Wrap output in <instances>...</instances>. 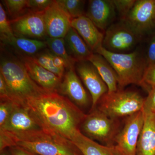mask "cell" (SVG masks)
<instances>
[{"label": "cell", "instance_id": "30bf717a", "mask_svg": "<svg viewBox=\"0 0 155 155\" xmlns=\"http://www.w3.org/2000/svg\"><path fill=\"white\" fill-rule=\"evenodd\" d=\"M141 37L153 31L155 28V0L136 1L123 21Z\"/></svg>", "mask_w": 155, "mask_h": 155}, {"label": "cell", "instance_id": "52a82bcc", "mask_svg": "<svg viewBox=\"0 0 155 155\" xmlns=\"http://www.w3.org/2000/svg\"><path fill=\"white\" fill-rule=\"evenodd\" d=\"M15 146L36 155H83L71 140L50 132L27 140L17 141Z\"/></svg>", "mask_w": 155, "mask_h": 155}, {"label": "cell", "instance_id": "d6a6232c", "mask_svg": "<svg viewBox=\"0 0 155 155\" xmlns=\"http://www.w3.org/2000/svg\"><path fill=\"white\" fill-rule=\"evenodd\" d=\"M148 93L147 96L145 98L143 111L145 113L155 114V87Z\"/></svg>", "mask_w": 155, "mask_h": 155}, {"label": "cell", "instance_id": "ffe728a7", "mask_svg": "<svg viewBox=\"0 0 155 155\" xmlns=\"http://www.w3.org/2000/svg\"><path fill=\"white\" fill-rule=\"evenodd\" d=\"M4 44L10 46L26 57H32L47 47L45 41L14 36L1 38Z\"/></svg>", "mask_w": 155, "mask_h": 155}, {"label": "cell", "instance_id": "4316f807", "mask_svg": "<svg viewBox=\"0 0 155 155\" xmlns=\"http://www.w3.org/2000/svg\"><path fill=\"white\" fill-rule=\"evenodd\" d=\"M0 34L1 38H10L15 35L11 28L10 20L8 19L2 3H0Z\"/></svg>", "mask_w": 155, "mask_h": 155}, {"label": "cell", "instance_id": "3957f363", "mask_svg": "<svg viewBox=\"0 0 155 155\" xmlns=\"http://www.w3.org/2000/svg\"><path fill=\"white\" fill-rule=\"evenodd\" d=\"M94 53L103 56L114 68L119 78V88H123L130 84L140 86L147 65L145 55L140 50L117 54L107 51L101 45Z\"/></svg>", "mask_w": 155, "mask_h": 155}, {"label": "cell", "instance_id": "e575fe53", "mask_svg": "<svg viewBox=\"0 0 155 155\" xmlns=\"http://www.w3.org/2000/svg\"><path fill=\"white\" fill-rule=\"evenodd\" d=\"M51 54L55 66L61 71L65 72V69H67V64L63 58L56 55L52 53L51 52Z\"/></svg>", "mask_w": 155, "mask_h": 155}, {"label": "cell", "instance_id": "4fadbf2b", "mask_svg": "<svg viewBox=\"0 0 155 155\" xmlns=\"http://www.w3.org/2000/svg\"><path fill=\"white\" fill-rule=\"evenodd\" d=\"M44 17L48 37L64 38L71 27L72 19L57 1L44 11Z\"/></svg>", "mask_w": 155, "mask_h": 155}, {"label": "cell", "instance_id": "4dcf8cb0", "mask_svg": "<svg viewBox=\"0 0 155 155\" xmlns=\"http://www.w3.org/2000/svg\"><path fill=\"white\" fill-rule=\"evenodd\" d=\"M51 0H28L29 11L43 12L45 11L52 4Z\"/></svg>", "mask_w": 155, "mask_h": 155}, {"label": "cell", "instance_id": "d6986e66", "mask_svg": "<svg viewBox=\"0 0 155 155\" xmlns=\"http://www.w3.org/2000/svg\"><path fill=\"white\" fill-rule=\"evenodd\" d=\"M68 54L76 62L88 61L94 53L76 31L71 27L64 38Z\"/></svg>", "mask_w": 155, "mask_h": 155}, {"label": "cell", "instance_id": "2e32d148", "mask_svg": "<svg viewBox=\"0 0 155 155\" xmlns=\"http://www.w3.org/2000/svg\"><path fill=\"white\" fill-rule=\"evenodd\" d=\"M21 60L32 80L46 91L58 92L62 79L34 62L29 57L22 56Z\"/></svg>", "mask_w": 155, "mask_h": 155}, {"label": "cell", "instance_id": "1f68e13d", "mask_svg": "<svg viewBox=\"0 0 155 155\" xmlns=\"http://www.w3.org/2000/svg\"><path fill=\"white\" fill-rule=\"evenodd\" d=\"M145 56L147 67L155 64V31L150 34Z\"/></svg>", "mask_w": 155, "mask_h": 155}, {"label": "cell", "instance_id": "e0dca14e", "mask_svg": "<svg viewBox=\"0 0 155 155\" xmlns=\"http://www.w3.org/2000/svg\"><path fill=\"white\" fill-rule=\"evenodd\" d=\"M71 25L94 53L97 48L102 45L104 35L85 15L72 19Z\"/></svg>", "mask_w": 155, "mask_h": 155}, {"label": "cell", "instance_id": "603a6c76", "mask_svg": "<svg viewBox=\"0 0 155 155\" xmlns=\"http://www.w3.org/2000/svg\"><path fill=\"white\" fill-rule=\"evenodd\" d=\"M45 41L51 52L63 58L67 64V69L75 68L76 61L68 54L64 38H52L48 37Z\"/></svg>", "mask_w": 155, "mask_h": 155}, {"label": "cell", "instance_id": "f546056e", "mask_svg": "<svg viewBox=\"0 0 155 155\" xmlns=\"http://www.w3.org/2000/svg\"><path fill=\"white\" fill-rule=\"evenodd\" d=\"M140 86L149 92L155 87V64L147 67Z\"/></svg>", "mask_w": 155, "mask_h": 155}, {"label": "cell", "instance_id": "9c48e42d", "mask_svg": "<svg viewBox=\"0 0 155 155\" xmlns=\"http://www.w3.org/2000/svg\"><path fill=\"white\" fill-rule=\"evenodd\" d=\"M144 123L143 110L126 117L114 140V146L120 155H136L139 137Z\"/></svg>", "mask_w": 155, "mask_h": 155}, {"label": "cell", "instance_id": "7c38bea8", "mask_svg": "<svg viewBox=\"0 0 155 155\" xmlns=\"http://www.w3.org/2000/svg\"><path fill=\"white\" fill-rule=\"evenodd\" d=\"M75 69L78 75L91 95L92 110L96 107L100 99L107 93L108 87L96 68L89 61L76 62Z\"/></svg>", "mask_w": 155, "mask_h": 155}, {"label": "cell", "instance_id": "6da1fadb", "mask_svg": "<svg viewBox=\"0 0 155 155\" xmlns=\"http://www.w3.org/2000/svg\"><path fill=\"white\" fill-rule=\"evenodd\" d=\"M46 129L72 141L86 114L58 92L45 91L23 102Z\"/></svg>", "mask_w": 155, "mask_h": 155}, {"label": "cell", "instance_id": "8d00e7d4", "mask_svg": "<svg viewBox=\"0 0 155 155\" xmlns=\"http://www.w3.org/2000/svg\"><path fill=\"white\" fill-rule=\"evenodd\" d=\"M0 155H11L10 152H8L6 150H4L2 151L1 152Z\"/></svg>", "mask_w": 155, "mask_h": 155}, {"label": "cell", "instance_id": "9a60e30c", "mask_svg": "<svg viewBox=\"0 0 155 155\" xmlns=\"http://www.w3.org/2000/svg\"><path fill=\"white\" fill-rule=\"evenodd\" d=\"M116 11L113 0H90L85 16L98 29L106 31L116 19Z\"/></svg>", "mask_w": 155, "mask_h": 155}, {"label": "cell", "instance_id": "ac0fdd59", "mask_svg": "<svg viewBox=\"0 0 155 155\" xmlns=\"http://www.w3.org/2000/svg\"><path fill=\"white\" fill-rule=\"evenodd\" d=\"M143 114L144 123L139 137L136 155H155V114Z\"/></svg>", "mask_w": 155, "mask_h": 155}, {"label": "cell", "instance_id": "7a4b0ae2", "mask_svg": "<svg viewBox=\"0 0 155 155\" xmlns=\"http://www.w3.org/2000/svg\"><path fill=\"white\" fill-rule=\"evenodd\" d=\"M0 73L7 84L12 99L22 103L45 92L29 76L22 60L12 56H1Z\"/></svg>", "mask_w": 155, "mask_h": 155}, {"label": "cell", "instance_id": "44dd1931", "mask_svg": "<svg viewBox=\"0 0 155 155\" xmlns=\"http://www.w3.org/2000/svg\"><path fill=\"white\" fill-rule=\"evenodd\" d=\"M96 68L108 88L109 93L117 91L119 89V78L116 71L110 64L103 56L94 53L89 59Z\"/></svg>", "mask_w": 155, "mask_h": 155}, {"label": "cell", "instance_id": "d4e9b609", "mask_svg": "<svg viewBox=\"0 0 155 155\" xmlns=\"http://www.w3.org/2000/svg\"><path fill=\"white\" fill-rule=\"evenodd\" d=\"M72 19L85 15L84 13L85 1L82 0H56Z\"/></svg>", "mask_w": 155, "mask_h": 155}, {"label": "cell", "instance_id": "8fae6325", "mask_svg": "<svg viewBox=\"0 0 155 155\" xmlns=\"http://www.w3.org/2000/svg\"><path fill=\"white\" fill-rule=\"evenodd\" d=\"M44 12L28 11L21 17L10 20L15 36L33 39H45L48 37Z\"/></svg>", "mask_w": 155, "mask_h": 155}, {"label": "cell", "instance_id": "d590c367", "mask_svg": "<svg viewBox=\"0 0 155 155\" xmlns=\"http://www.w3.org/2000/svg\"><path fill=\"white\" fill-rule=\"evenodd\" d=\"M9 148L11 155H36L18 146H14Z\"/></svg>", "mask_w": 155, "mask_h": 155}, {"label": "cell", "instance_id": "83f0119b", "mask_svg": "<svg viewBox=\"0 0 155 155\" xmlns=\"http://www.w3.org/2000/svg\"><path fill=\"white\" fill-rule=\"evenodd\" d=\"M15 103L13 100H0V127L5 124L11 116Z\"/></svg>", "mask_w": 155, "mask_h": 155}, {"label": "cell", "instance_id": "cb8c5ba5", "mask_svg": "<svg viewBox=\"0 0 155 155\" xmlns=\"http://www.w3.org/2000/svg\"><path fill=\"white\" fill-rule=\"evenodd\" d=\"M30 58L37 64L63 79L65 72L61 71L55 66L50 51H41Z\"/></svg>", "mask_w": 155, "mask_h": 155}, {"label": "cell", "instance_id": "484cf974", "mask_svg": "<svg viewBox=\"0 0 155 155\" xmlns=\"http://www.w3.org/2000/svg\"><path fill=\"white\" fill-rule=\"evenodd\" d=\"M2 2L6 5L10 20H14L28 12V0H5Z\"/></svg>", "mask_w": 155, "mask_h": 155}, {"label": "cell", "instance_id": "8992f818", "mask_svg": "<svg viewBox=\"0 0 155 155\" xmlns=\"http://www.w3.org/2000/svg\"><path fill=\"white\" fill-rule=\"evenodd\" d=\"M121 127L119 119H112L95 108L86 115L79 129L83 135L92 140L112 147Z\"/></svg>", "mask_w": 155, "mask_h": 155}, {"label": "cell", "instance_id": "7402d4cb", "mask_svg": "<svg viewBox=\"0 0 155 155\" xmlns=\"http://www.w3.org/2000/svg\"><path fill=\"white\" fill-rule=\"evenodd\" d=\"M72 141L83 155H120L114 146L104 145L78 132Z\"/></svg>", "mask_w": 155, "mask_h": 155}, {"label": "cell", "instance_id": "ba28073f", "mask_svg": "<svg viewBox=\"0 0 155 155\" xmlns=\"http://www.w3.org/2000/svg\"><path fill=\"white\" fill-rule=\"evenodd\" d=\"M142 37L136 33L124 21L113 23L106 30L103 47L111 52L125 54L132 52Z\"/></svg>", "mask_w": 155, "mask_h": 155}, {"label": "cell", "instance_id": "277c9868", "mask_svg": "<svg viewBox=\"0 0 155 155\" xmlns=\"http://www.w3.org/2000/svg\"><path fill=\"white\" fill-rule=\"evenodd\" d=\"M0 132L11 139L14 146L17 141L30 139L50 131L26 105L15 101L13 112L5 124L0 127Z\"/></svg>", "mask_w": 155, "mask_h": 155}, {"label": "cell", "instance_id": "5bb4252c", "mask_svg": "<svg viewBox=\"0 0 155 155\" xmlns=\"http://www.w3.org/2000/svg\"><path fill=\"white\" fill-rule=\"evenodd\" d=\"M58 92L67 97L78 107L88 105L90 99L75 68L67 69Z\"/></svg>", "mask_w": 155, "mask_h": 155}, {"label": "cell", "instance_id": "836d02e7", "mask_svg": "<svg viewBox=\"0 0 155 155\" xmlns=\"http://www.w3.org/2000/svg\"><path fill=\"white\" fill-rule=\"evenodd\" d=\"M12 99L5 78L0 73V100Z\"/></svg>", "mask_w": 155, "mask_h": 155}, {"label": "cell", "instance_id": "5b68a950", "mask_svg": "<svg viewBox=\"0 0 155 155\" xmlns=\"http://www.w3.org/2000/svg\"><path fill=\"white\" fill-rule=\"evenodd\" d=\"M144 100L138 92L119 88L104 95L95 108L112 119H119L143 110Z\"/></svg>", "mask_w": 155, "mask_h": 155}, {"label": "cell", "instance_id": "f1b7e54d", "mask_svg": "<svg viewBox=\"0 0 155 155\" xmlns=\"http://www.w3.org/2000/svg\"><path fill=\"white\" fill-rule=\"evenodd\" d=\"M116 11L118 12L121 21H123L132 8L135 0H113Z\"/></svg>", "mask_w": 155, "mask_h": 155}]
</instances>
